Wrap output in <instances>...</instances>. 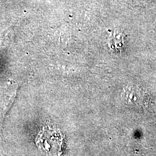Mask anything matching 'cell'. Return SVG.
<instances>
[{"mask_svg": "<svg viewBox=\"0 0 156 156\" xmlns=\"http://www.w3.org/2000/svg\"><path fill=\"white\" fill-rule=\"evenodd\" d=\"M38 149L46 156H61L63 136L61 132L50 126H44L36 139Z\"/></svg>", "mask_w": 156, "mask_h": 156, "instance_id": "cell-1", "label": "cell"}, {"mask_svg": "<svg viewBox=\"0 0 156 156\" xmlns=\"http://www.w3.org/2000/svg\"><path fill=\"white\" fill-rule=\"evenodd\" d=\"M123 42L122 36L121 34H114L110 38V46L111 47L114 48H119L122 47Z\"/></svg>", "mask_w": 156, "mask_h": 156, "instance_id": "cell-2", "label": "cell"}]
</instances>
